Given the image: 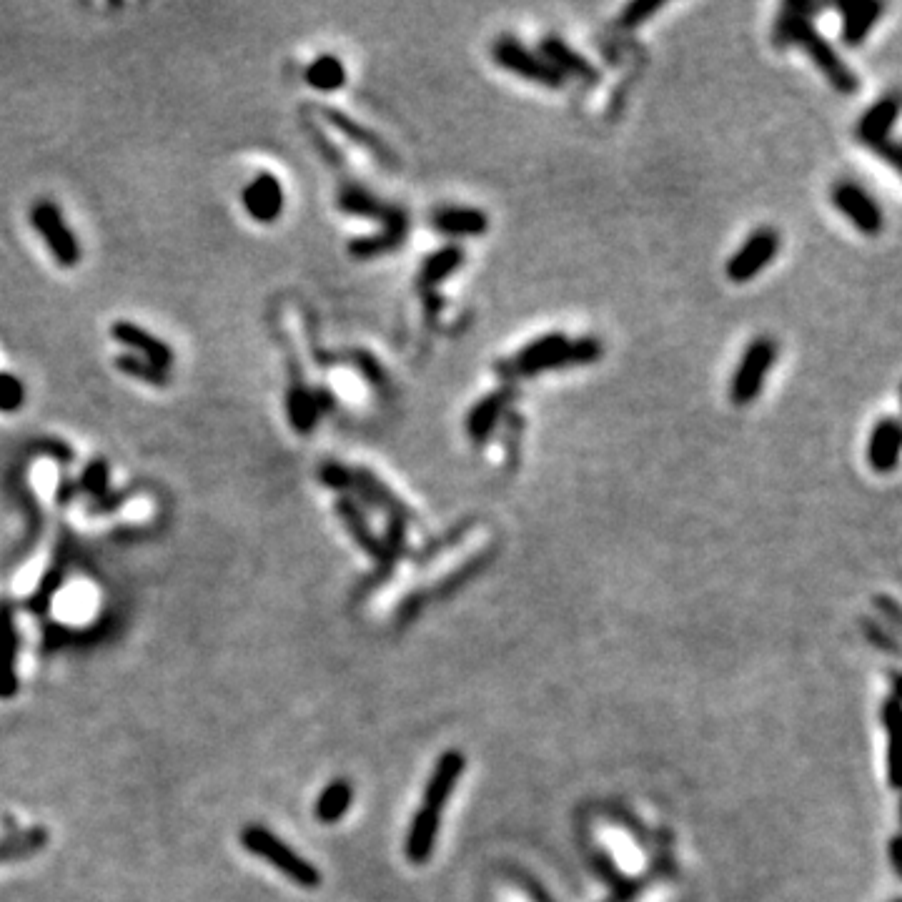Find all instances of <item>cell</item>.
Returning <instances> with one entry per match:
<instances>
[{
    "mask_svg": "<svg viewBox=\"0 0 902 902\" xmlns=\"http://www.w3.org/2000/svg\"><path fill=\"white\" fill-rule=\"evenodd\" d=\"M832 206L865 236H877L882 231V226H885L882 208L877 206L870 191H865L855 181L835 183V188H832Z\"/></svg>",
    "mask_w": 902,
    "mask_h": 902,
    "instance_id": "obj_10",
    "label": "cell"
},
{
    "mask_svg": "<svg viewBox=\"0 0 902 902\" xmlns=\"http://www.w3.org/2000/svg\"><path fill=\"white\" fill-rule=\"evenodd\" d=\"M514 399H517L514 386H502V389L489 391L487 396H482L467 414L469 439H472L474 444H484V441L494 434L499 421L509 414V406H512Z\"/></svg>",
    "mask_w": 902,
    "mask_h": 902,
    "instance_id": "obj_16",
    "label": "cell"
},
{
    "mask_svg": "<svg viewBox=\"0 0 902 902\" xmlns=\"http://www.w3.org/2000/svg\"><path fill=\"white\" fill-rule=\"evenodd\" d=\"M241 845L251 852V855L261 857V860L269 862L274 870H279L281 875L289 877L294 885L304 887V890H316L321 885V872L311 865L306 857H301L299 852L291 850L279 835H274L271 830L261 825H246L241 830Z\"/></svg>",
    "mask_w": 902,
    "mask_h": 902,
    "instance_id": "obj_3",
    "label": "cell"
},
{
    "mask_svg": "<svg viewBox=\"0 0 902 902\" xmlns=\"http://www.w3.org/2000/svg\"><path fill=\"white\" fill-rule=\"evenodd\" d=\"M406 231H409V216L406 211L401 208L391 221L384 223V229L379 234H369V236H356V239L349 241V256L359 261H369L376 259V256H384L391 254V251L401 249L406 241Z\"/></svg>",
    "mask_w": 902,
    "mask_h": 902,
    "instance_id": "obj_19",
    "label": "cell"
},
{
    "mask_svg": "<svg viewBox=\"0 0 902 902\" xmlns=\"http://www.w3.org/2000/svg\"><path fill=\"white\" fill-rule=\"evenodd\" d=\"M897 116H900V98L895 93L882 96L880 101L872 103L860 116L855 128V138L862 146L875 151L882 161L900 168V148H897L895 141H890V131L895 128Z\"/></svg>",
    "mask_w": 902,
    "mask_h": 902,
    "instance_id": "obj_6",
    "label": "cell"
},
{
    "mask_svg": "<svg viewBox=\"0 0 902 902\" xmlns=\"http://www.w3.org/2000/svg\"><path fill=\"white\" fill-rule=\"evenodd\" d=\"M436 835H439V812L421 807L411 820L409 835H406V857L414 865H424L434 852Z\"/></svg>",
    "mask_w": 902,
    "mask_h": 902,
    "instance_id": "obj_25",
    "label": "cell"
},
{
    "mask_svg": "<svg viewBox=\"0 0 902 902\" xmlns=\"http://www.w3.org/2000/svg\"><path fill=\"white\" fill-rule=\"evenodd\" d=\"M777 361V341L772 336H757L742 354L730 384V399L735 406H750L765 389L772 366Z\"/></svg>",
    "mask_w": 902,
    "mask_h": 902,
    "instance_id": "obj_4",
    "label": "cell"
},
{
    "mask_svg": "<svg viewBox=\"0 0 902 902\" xmlns=\"http://www.w3.org/2000/svg\"><path fill=\"white\" fill-rule=\"evenodd\" d=\"M882 11H885V6L877 3V0H862V3H845V6H840L842 43L850 48L862 46L872 28H875V23L880 21Z\"/></svg>",
    "mask_w": 902,
    "mask_h": 902,
    "instance_id": "obj_23",
    "label": "cell"
},
{
    "mask_svg": "<svg viewBox=\"0 0 902 902\" xmlns=\"http://www.w3.org/2000/svg\"><path fill=\"white\" fill-rule=\"evenodd\" d=\"M46 842H48L46 827H31V830L16 832V835L0 840V862H13L21 860V857L33 855V852L43 850Z\"/></svg>",
    "mask_w": 902,
    "mask_h": 902,
    "instance_id": "obj_31",
    "label": "cell"
},
{
    "mask_svg": "<svg viewBox=\"0 0 902 902\" xmlns=\"http://www.w3.org/2000/svg\"><path fill=\"white\" fill-rule=\"evenodd\" d=\"M108 482H111V464H108V459L98 457L86 464V469L81 472V479L76 482V487L78 494H86L93 502V499H101L111 492V489H108Z\"/></svg>",
    "mask_w": 902,
    "mask_h": 902,
    "instance_id": "obj_32",
    "label": "cell"
},
{
    "mask_svg": "<svg viewBox=\"0 0 902 902\" xmlns=\"http://www.w3.org/2000/svg\"><path fill=\"white\" fill-rule=\"evenodd\" d=\"M336 206H339V211L349 213V216L376 218V221L381 223L391 221V218L401 211L399 206H389V203L376 198L371 191H366L364 186L351 181H346L344 186H341L339 196H336Z\"/></svg>",
    "mask_w": 902,
    "mask_h": 902,
    "instance_id": "obj_24",
    "label": "cell"
},
{
    "mask_svg": "<svg viewBox=\"0 0 902 902\" xmlns=\"http://www.w3.org/2000/svg\"><path fill=\"white\" fill-rule=\"evenodd\" d=\"M334 509H336V514H339L344 529L349 532V537L356 542V547L364 549V552L369 554L376 564H379L381 574L389 572V569L394 567V559L386 554L381 539L376 537L374 529L369 527V522H366V514L361 512V504L356 502L354 497H339L334 502Z\"/></svg>",
    "mask_w": 902,
    "mask_h": 902,
    "instance_id": "obj_12",
    "label": "cell"
},
{
    "mask_svg": "<svg viewBox=\"0 0 902 902\" xmlns=\"http://www.w3.org/2000/svg\"><path fill=\"white\" fill-rule=\"evenodd\" d=\"M862 629H865V634H867V637H870V642L875 644V647H882V649H885V652H892V654L900 652V647H897V644H895V639H892L890 634L885 632V629L877 627V624L872 622V619H862Z\"/></svg>",
    "mask_w": 902,
    "mask_h": 902,
    "instance_id": "obj_40",
    "label": "cell"
},
{
    "mask_svg": "<svg viewBox=\"0 0 902 902\" xmlns=\"http://www.w3.org/2000/svg\"><path fill=\"white\" fill-rule=\"evenodd\" d=\"M334 409V396L326 389H309L304 381V371L296 361H291V386L286 394V414L296 434H311L321 416Z\"/></svg>",
    "mask_w": 902,
    "mask_h": 902,
    "instance_id": "obj_8",
    "label": "cell"
},
{
    "mask_svg": "<svg viewBox=\"0 0 902 902\" xmlns=\"http://www.w3.org/2000/svg\"><path fill=\"white\" fill-rule=\"evenodd\" d=\"M319 479L324 487L334 489V492H341V497H349L351 467H346V464H341V462H326V464H321Z\"/></svg>",
    "mask_w": 902,
    "mask_h": 902,
    "instance_id": "obj_35",
    "label": "cell"
},
{
    "mask_svg": "<svg viewBox=\"0 0 902 902\" xmlns=\"http://www.w3.org/2000/svg\"><path fill=\"white\" fill-rule=\"evenodd\" d=\"M492 58L499 68L509 71L512 76L534 83V86L552 88V91L564 86V78L537 51H532V48H527L522 41H517L512 36H502L494 41Z\"/></svg>",
    "mask_w": 902,
    "mask_h": 902,
    "instance_id": "obj_7",
    "label": "cell"
},
{
    "mask_svg": "<svg viewBox=\"0 0 902 902\" xmlns=\"http://www.w3.org/2000/svg\"><path fill=\"white\" fill-rule=\"evenodd\" d=\"M354 802V787L349 780H331L314 805V817L321 825H336Z\"/></svg>",
    "mask_w": 902,
    "mask_h": 902,
    "instance_id": "obj_27",
    "label": "cell"
},
{
    "mask_svg": "<svg viewBox=\"0 0 902 902\" xmlns=\"http://www.w3.org/2000/svg\"><path fill=\"white\" fill-rule=\"evenodd\" d=\"M431 226L449 239H472L489 231V216L482 208L472 206H446L434 211Z\"/></svg>",
    "mask_w": 902,
    "mask_h": 902,
    "instance_id": "obj_22",
    "label": "cell"
},
{
    "mask_svg": "<svg viewBox=\"0 0 902 902\" xmlns=\"http://www.w3.org/2000/svg\"><path fill=\"white\" fill-rule=\"evenodd\" d=\"M18 627L16 609L8 599L0 602V700H13L21 690L18 680Z\"/></svg>",
    "mask_w": 902,
    "mask_h": 902,
    "instance_id": "obj_14",
    "label": "cell"
},
{
    "mask_svg": "<svg viewBox=\"0 0 902 902\" xmlns=\"http://www.w3.org/2000/svg\"><path fill=\"white\" fill-rule=\"evenodd\" d=\"M304 128H306V133H309L311 143H314V146H316V151H319L321 156H324V161L329 163L331 168H336V171H339V173L346 171L344 153H341L339 148H336L334 143H331L329 138H326L324 133H321V128L314 126V123H304Z\"/></svg>",
    "mask_w": 902,
    "mask_h": 902,
    "instance_id": "obj_36",
    "label": "cell"
},
{
    "mask_svg": "<svg viewBox=\"0 0 902 902\" xmlns=\"http://www.w3.org/2000/svg\"><path fill=\"white\" fill-rule=\"evenodd\" d=\"M241 206L261 226L279 221L286 208V193L279 176L271 171L256 173L241 191Z\"/></svg>",
    "mask_w": 902,
    "mask_h": 902,
    "instance_id": "obj_11",
    "label": "cell"
},
{
    "mask_svg": "<svg viewBox=\"0 0 902 902\" xmlns=\"http://www.w3.org/2000/svg\"><path fill=\"white\" fill-rule=\"evenodd\" d=\"M381 544H384L386 554H389L394 562L404 557V554L409 552V544H406V522H401V519H389V522H386L384 537H381Z\"/></svg>",
    "mask_w": 902,
    "mask_h": 902,
    "instance_id": "obj_37",
    "label": "cell"
},
{
    "mask_svg": "<svg viewBox=\"0 0 902 902\" xmlns=\"http://www.w3.org/2000/svg\"><path fill=\"white\" fill-rule=\"evenodd\" d=\"M602 356L604 344L594 336L569 339L562 331H552V334L537 336L534 341H529L504 364H497V371L504 379H529V376L547 374V371L592 366Z\"/></svg>",
    "mask_w": 902,
    "mask_h": 902,
    "instance_id": "obj_1",
    "label": "cell"
},
{
    "mask_svg": "<svg viewBox=\"0 0 902 902\" xmlns=\"http://www.w3.org/2000/svg\"><path fill=\"white\" fill-rule=\"evenodd\" d=\"M900 847H902V842H900V835H895V837H892V842H890V860H892V867H895V872H897V875H900V872H902V857H900Z\"/></svg>",
    "mask_w": 902,
    "mask_h": 902,
    "instance_id": "obj_43",
    "label": "cell"
},
{
    "mask_svg": "<svg viewBox=\"0 0 902 902\" xmlns=\"http://www.w3.org/2000/svg\"><path fill=\"white\" fill-rule=\"evenodd\" d=\"M26 404V384L11 371H0V414H13Z\"/></svg>",
    "mask_w": 902,
    "mask_h": 902,
    "instance_id": "obj_33",
    "label": "cell"
},
{
    "mask_svg": "<svg viewBox=\"0 0 902 902\" xmlns=\"http://www.w3.org/2000/svg\"><path fill=\"white\" fill-rule=\"evenodd\" d=\"M892 902H900V900H892Z\"/></svg>",
    "mask_w": 902,
    "mask_h": 902,
    "instance_id": "obj_44",
    "label": "cell"
},
{
    "mask_svg": "<svg viewBox=\"0 0 902 902\" xmlns=\"http://www.w3.org/2000/svg\"><path fill=\"white\" fill-rule=\"evenodd\" d=\"M68 564H71V559H68L66 554H61V557H58L56 562H53V567L48 569L46 574H43V579H41V584H38L36 592H33L31 597H28V602H26L28 612H33V614H46L48 612V607H51L53 597H56V594L61 592L63 584H66Z\"/></svg>",
    "mask_w": 902,
    "mask_h": 902,
    "instance_id": "obj_29",
    "label": "cell"
},
{
    "mask_svg": "<svg viewBox=\"0 0 902 902\" xmlns=\"http://www.w3.org/2000/svg\"><path fill=\"white\" fill-rule=\"evenodd\" d=\"M111 336L118 341V344H123L126 349H131L133 354L141 356V359H146V361H151V364L161 366V369L171 371L173 359H176L173 349L166 344V341L158 339L156 334H151L148 329H143V326L133 324V321H126V319L116 321V324L111 326Z\"/></svg>",
    "mask_w": 902,
    "mask_h": 902,
    "instance_id": "obj_18",
    "label": "cell"
},
{
    "mask_svg": "<svg viewBox=\"0 0 902 902\" xmlns=\"http://www.w3.org/2000/svg\"><path fill=\"white\" fill-rule=\"evenodd\" d=\"M875 604H877V609H880L882 614H887V617H890V622L895 624V627H900V609H897V604L892 602L890 597H877Z\"/></svg>",
    "mask_w": 902,
    "mask_h": 902,
    "instance_id": "obj_41",
    "label": "cell"
},
{
    "mask_svg": "<svg viewBox=\"0 0 902 902\" xmlns=\"http://www.w3.org/2000/svg\"><path fill=\"white\" fill-rule=\"evenodd\" d=\"M782 239L775 229L770 226H762V229L752 231L745 239V244L730 256L725 271L727 279L735 281V284H747L755 276H760L767 266L775 261V256L780 254Z\"/></svg>",
    "mask_w": 902,
    "mask_h": 902,
    "instance_id": "obj_9",
    "label": "cell"
},
{
    "mask_svg": "<svg viewBox=\"0 0 902 902\" xmlns=\"http://www.w3.org/2000/svg\"><path fill=\"white\" fill-rule=\"evenodd\" d=\"M128 497H131V489H126V492H108L106 497L93 499V502L88 504V514H111V512H116V509H121L123 504H126Z\"/></svg>",
    "mask_w": 902,
    "mask_h": 902,
    "instance_id": "obj_39",
    "label": "cell"
},
{
    "mask_svg": "<svg viewBox=\"0 0 902 902\" xmlns=\"http://www.w3.org/2000/svg\"><path fill=\"white\" fill-rule=\"evenodd\" d=\"M539 56L554 68L562 78H577V81L587 83V86H597L599 83V71L594 68L592 61L582 56V53L574 51L564 38L559 36H544L539 41Z\"/></svg>",
    "mask_w": 902,
    "mask_h": 902,
    "instance_id": "obj_17",
    "label": "cell"
},
{
    "mask_svg": "<svg viewBox=\"0 0 902 902\" xmlns=\"http://www.w3.org/2000/svg\"><path fill=\"white\" fill-rule=\"evenodd\" d=\"M902 446V429L895 416H885L872 429L870 441H867V462L872 472L890 474L897 467Z\"/></svg>",
    "mask_w": 902,
    "mask_h": 902,
    "instance_id": "obj_20",
    "label": "cell"
},
{
    "mask_svg": "<svg viewBox=\"0 0 902 902\" xmlns=\"http://www.w3.org/2000/svg\"><path fill=\"white\" fill-rule=\"evenodd\" d=\"M76 494H78L76 482H71V479H63L61 487H58V504H71L73 499H76Z\"/></svg>",
    "mask_w": 902,
    "mask_h": 902,
    "instance_id": "obj_42",
    "label": "cell"
},
{
    "mask_svg": "<svg viewBox=\"0 0 902 902\" xmlns=\"http://www.w3.org/2000/svg\"><path fill=\"white\" fill-rule=\"evenodd\" d=\"M306 83H309L314 91L321 93H334L339 88L346 86V66L339 56L334 53H324V56H316L314 61L306 66L304 71Z\"/></svg>",
    "mask_w": 902,
    "mask_h": 902,
    "instance_id": "obj_28",
    "label": "cell"
},
{
    "mask_svg": "<svg viewBox=\"0 0 902 902\" xmlns=\"http://www.w3.org/2000/svg\"><path fill=\"white\" fill-rule=\"evenodd\" d=\"M464 249L459 244H449V246H441L439 251L429 256L421 266V274H419V286L421 291H434L436 286L444 284L451 274H457L459 269L464 266Z\"/></svg>",
    "mask_w": 902,
    "mask_h": 902,
    "instance_id": "obj_26",
    "label": "cell"
},
{
    "mask_svg": "<svg viewBox=\"0 0 902 902\" xmlns=\"http://www.w3.org/2000/svg\"><path fill=\"white\" fill-rule=\"evenodd\" d=\"M356 359H359V361H356V366H359L361 374H364L366 379H369V384L376 386V389H381V386L386 384V371L381 369L379 361H376L371 354H366V351L356 354Z\"/></svg>",
    "mask_w": 902,
    "mask_h": 902,
    "instance_id": "obj_38",
    "label": "cell"
},
{
    "mask_svg": "<svg viewBox=\"0 0 902 902\" xmlns=\"http://www.w3.org/2000/svg\"><path fill=\"white\" fill-rule=\"evenodd\" d=\"M464 767H467V762H464L462 752L449 750V752H444L439 760H436V767H434V772H431L429 782H426V790H424L426 810L439 812L441 815L444 805L449 802L451 792H454V787H457V780L462 777Z\"/></svg>",
    "mask_w": 902,
    "mask_h": 902,
    "instance_id": "obj_21",
    "label": "cell"
},
{
    "mask_svg": "<svg viewBox=\"0 0 902 902\" xmlns=\"http://www.w3.org/2000/svg\"><path fill=\"white\" fill-rule=\"evenodd\" d=\"M113 364H116V369L121 371V374L131 376V379L141 381V384L156 386V389H168V386H171V371L161 369V366L151 364V361L141 359V356L136 354L116 356Z\"/></svg>",
    "mask_w": 902,
    "mask_h": 902,
    "instance_id": "obj_30",
    "label": "cell"
},
{
    "mask_svg": "<svg viewBox=\"0 0 902 902\" xmlns=\"http://www.w3.org/2000/svg\"><path fill=\"white\" fill-rule=\"evenodd\" d=\"M772 38H775L777 48L790 46L802 48V51L810 56V61L817 66V71L827 78V83H830L837 93L852 96V93L860 88L857 73L837 56V51L830 46V41L815 28L812 18L800 13V8H797L795 3H785V6L780 8L775 28H772Z\"/></svg>",
    "mask_w": 902,
    "mask_h": 902,
    "instance_id": "obj_2",
    "label": "cell"
},
{
    "mask_svg": "<svg viewBox=\"0 0 902 902\" xmlns=\"http://www.w3.org/2000/svg\"><path fill=\"white\" fill-rule=\"evenodd\" d=\"M31 223L36 234L46 241L48 251H51L61 269H73V266L81 264V244H78L76 234H73L71 226L63 218V211L51 198H38L33 203Z\"/></svg>",
    "mask_w": 902,
    "mask_h": 902,
    "instance_id": "obj_5",
    "label": "cell"
},
{
    "mask_svg": "<svg viewBox=\"0 0 902 902\" xmlns=\"http://www.w3.org/2000/svg\"><path fill=\"white\" fill-rule=\"evenodd\" d=\"M351 492L359 494L364 499V504L379 509V512L389 514V519H401V522H414L416 514L404 499L396 497L379 477H376L371 469L366 467H354L351 469Z\"/></svg>",
    "mask_w": 902,
    "mask_h": 902,
    "instance_id": "obj_13",
    "label": "cell"
},
{
    "mask_svg": "<svg viewBox=\"0 0 902 902\" xmlns=\"http://www.w3.org/2000/svg\"><path fill=\"white\" fill-rule=\"evenodd\" d=\"M321 116H324V121L329 123L331 128H336V131H339L341 136L349 138V141L354 143V146L364 148L366 153H371V156H374L376 161H379L384 168H391V171H396V168H399V158H396V153L391 151L389 146H386L384 138L376 136V133L371 131V128L361 126V123L354 121V118H351L349 113L339 111V108L326 106L324 111H321Z\"/></svg>",
    "mask_w": 902,
    "mask_h": 902,
    "instance_id": "obj_15",
    "label": "cell"
},
{
    "mask_svg": "<svg viewBox=\"0 0 902 902\" xmlns=\"http://www.w3.org/2000/svg\"><path fill=\"white\" fill-rule=\"evenodd\" d=\"M664 8V3L659 0H634V3H627L622 8L617 18V26L622 31H632V28H639L642 23H647L654 13H659Z\"/></svg>",
    "mask_w": 902,
    "mask_h": 902,
    "instance_id": "obj_34",
    "label": "cell"
}]
</instances>
